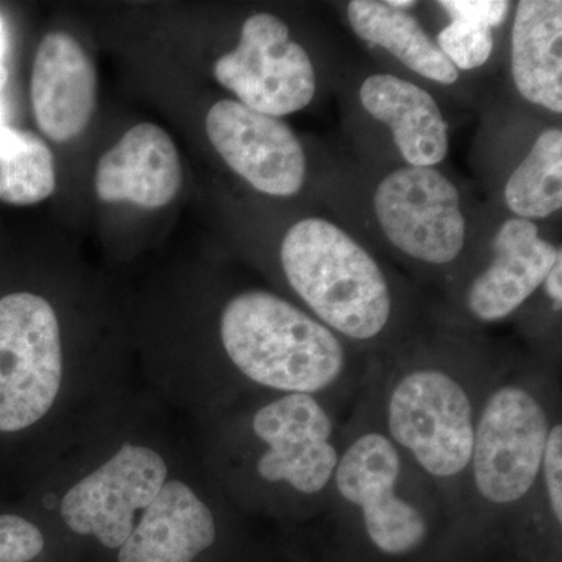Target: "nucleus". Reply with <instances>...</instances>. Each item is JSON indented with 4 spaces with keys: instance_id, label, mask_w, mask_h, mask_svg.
I'll use <instances>...</instances> for the list:
<instances>
[{
    "instance_id": "f257e3e1",
    "label": "nucleus",
    "mask_w": 562,
    "mask_h": 562,
    "mask_svg": "<svg viewBox=\"0 0 562 562\" xmlns=\"http://www.w3.org/2000/svg\"><path fill=\"white\" fill-rule=\"evenodd\" d=\"M190 424L203 468L239 512L280 519L327 512L341 443L331 403L265 394Z\"/></svg>"
},
{
    "instance_id": "f03ea898",
    "label": "nucleus",
    "mask_w": 562,
    "mask_h": 562,
    "mask_svg": "<svg viewBox=\"0 0 562 562\" xmlns=\"http://www.w3.org/2000/svg\"><path fill=\"white\" fill-rule=\"evenodd\" d=\"M132 394L72 369L61 321L49 299L29 291L0 299V435H43L44 473Z\"/></svg>"
},
{
    "instance_id": "7ed1b4c3",
    "label": "nucleus",
    "mask_w": 562,
    "mask_h": 562,
    "mask_svg": "<svg viewBox=\"0 0 562 562\" xmlns=\"http://www.w3.org/2000/svg\"><path fill=\"white\" fill-rule=\"evenodd\" d=\"M217 344L222 366L191 420L265 394H308L335 406L360 384L346 341L276 292L247 290L228 299Z\"/></svg>"
},
{
    "instance_id": "20e7f679",
    "label": "nucleus",
    "mask_w": 562,
    "mask_h": 562,
    "mask_svg": "<svg viewBox=\"0 0 562 562\" xmlns=\"http://www.w3.org/2000/svg\"><path fill=\"white\" fill-rule=\"evenodd\" d=\"M497 372L447 360H412L362 382L361 397L398 450L438 492L447 514L460 509L476 420Z\"/></svg>"
},
{
    "instance_id": "39448f33",
    "label": "nucleus",
    "mask_w": 562,
    "mask_h": 562,
    "mask_svg": "<svg viewBox=\"0 0 562 562\" xmlns=\"http://www.w3.org/2000/svg\"><path fill=\"white\" fill-rule=\"evenodd\" d=\"M327 512L357 524L376 552L408 557L430 539L443 503L387 438L361 397L341 430Z\"/></svg>"
},
{
    "instance_id": "423d86ee",
    "label": "nucleus",
    "mask_w": 562,
    "mask_h": 562,
    "mask_svg": "<svg viewBox=\"0 0 562 562\" xmlns=\"http://www.w3.org/2000/svg\"><path fill=\"white\" fill-rule=\"evenodd\" d=\"M560 416L554 382L497 372L480 408L457 517L522 516L538 484L550 428Z\"/></svg>"
},
{
    "instance_id": "0eeeda50",
    "label": "nucleus",
    "mask_w": 562,
    "mask_h": 562,
    "mask_svg": "<svg viewBox=\"0 0 562 562\" xmlns=\"http://www.w3.org/2000/svg\"><path fill=\"white\" fill-rule=\"evenodd\" d=\"M280 261L303 310L342 341L371 344L390 328V281L375 258L338 225L319 217L292 225Z\"/></svg>"
},
{
    "instance_id": "6e6552de",
    "label": "nucleus",
    "mask_w": 562,
    "mask_h": 562,
    "mask_svg": "<svg viewBox=\"0 0 562 562\" xmlns=\"http://www.w3.org/2000/svg\"><path fill=\"white\" fill-rule=\"evenodd\" d=\"M214 77L243 105L279 120L305 109L316 95L308 52L291 40L280 18L268 13L244 22L238 47L216 61Z\"/></svg>"
},
{
    "instance_id": "1a4fd4ad",
    "label": "nucleus",
    "mask_w": 562,
    "mask_h": 562,
    "mask_svg": "<svg viewBox=\"0 0 562 562\" xmlns=\"http://www.w3.org/2000/svg\"><path fill=\"white\" fill-rule=\"evenodd\" d=\"M373 209L392 246L413 260L446 266L464 249L460 192L436 169L405 166L391 172L376 188Z\"/></svg>"
},
{
    "instance_id": "9d476101",
    "label": "nucleus",
    "mask_w": 562,
    "mask_h": 562,
    "mask_svg": "<svg viewBox=\"0 0 562 562\" xmlns=\"http://www.w3.org/2000/svg\"><path fill=\"white\" fill-rule=\"evenodd\" d=\"M205 127L222 160L255 190L273 198H291L302 190L305 151L294 132L279 117L224 99L211 106Z\"/></svg>"
},
{
    "instance_id": "9b49d317",
    "label": "nucleus",
    "mask_w": 562,
    "mask_h": 562,
    "mask_svg": "<svg viewBox=\"0 0 562 562\" xmlns=\"http://www.w3.org/2000/svg\"><path fill=\"white\" fill-rule=\"evenodd\" d=\"M491 265L465 292V308L476 321L498 322L530 301L553 268L561 247L539 236L535 222L506 221L492 243Z\"/></svg>"
},
{
    "instance_id": "f8f14e48",
    "label": "nucleus",
    "mask_w": 562,
    "mask_h": 562,
    "mask_svg": "<svg viewBox=\"0 0 562 562\" xmlns=\"http://www.w3.org/2000/svg\"><path fill=\"white\" fill-rule=\"evenodd\" d=\"M98 95V77L90 57L72 36L50 32L33 61L31 98L40 131L66 143L90 124Z\"/></svg>"
},
{
    "instance_id": "ddd939ff",
    "label": "nucleus",
    "mask_w": 562,
    "mask_h": 562,
    "mask_svg": "<svg viewBox=\"0 0 562 562\" xmlns=\"http://www.w3.org/2000/svg\"><path fill=\"white\" fill-rule=\"evenodd\" d=\"M181 184L179 151L161 127L135 125L102 155L95 192L103 202H131L146 210L168 205Z\"/></svg>"
},
{
    "instance_id": "4468645a",
    "label": "nucleus",
    "mask_w": 562,
    "mask_h": 562,
    "mask_svg": "<svg viewBox=\"0 0 562 562\" xmlns=\"http://www.w3.org/2000/svg\"><path fill=\"white\" fill-rule=\"evenodd\" d=\"M360 101L391 128L408 166L432 168L447 157L449 127L430 92L391 74H375L361 85Z\"/></svg>"
},
{
    "instance_id": "2eb2a0df",
    "label": "nucleus",
    "mask_w": 562,
    "mask_h": 562,
    "mask_svg": "<svg viewBox=\"0 0 562 562\" xmlns=\"http://www.w3.org/2000/svg\"><path fill=\"white\" fill-rule=\"evenodd\" d=\"M512 69L517 91L535 105L562 111V2L522 0L512 35Z\"/></svg>"
},
{
    "instance_id": "dca6fc26",
    "label": "nucleus",
    "mask_w": 562,
    "mask_h": 562,
    "mask_svg": "<svg viewBox=\"0 0 562 562\" xmlns=\"http://www.w3.org/2000/svg\"><path fill=\"white\" fill-rule=\"evenodd\" d=\"M347 18L361 40L384 47L425 79L442 85H453L460 79V72L438 44L432 43L419 21L406 11L376 0H353L347 5Z\"/></svg>"
},
{
    "instance_id": "f3484780",
    "label": "nucleus",
    "mask_w": 562,
    "mask_h": 562,
    "mask_svg": "<svg viewBox=\"0 0 562 562\" xmlns=\"http://www.w3.org/2000/svg\"><path fill=\"white\" fill-rule=\"evenodd\" d=\"M505 202L519 220H546L562 206V132L550 128L532 144L505 187Z\"/></svg>"
},
{
    "instance_id": "a211bd4d",
    "label": "nucleus",
    "mask_w": 562,
    "mask_h": 562,
    "mask_svg": "<svg viewBox=\"0 0 562 562\" xmlns=\"http://www.w3.org/2000/svg\"><path fill=\"white\" fill-rule=\"evenodd\" d=\"M55 191L54 155L40 136L0 128V201L35 205Z\"/></svg>"
},
{
    "instance_id": "6ab92c4d",
    "label": "nucleus",
    "mask_w": 562,
    "mask_h": 562,
    "mask_svg": "<svg viewBox=\"0 0 562 562\" xmlns=\"http://www.w3.org/2000/svg\"><path fill=\"white\" fill-rule=\"evenodd\" d=\"M522 516L549 517L554 530L562 527V422H553L543 450L538 484Z\"/></svg>"
},
{
    "instance_id": "aec40b11",
    "label": "nucleus",
    "mask_w": 562,
    "mask_h": 562,
    "mask_svg": "<svg viewBox=\"0 0 562 562\" xmlns=\"http://www.w3.org/2000/svg\"><path fill=\"white\" fill-rule=\"evenodd\" d=\"M436 44L458 72L472 70L482 68L490 60L494 49V33L486 25L454 20L442 29Z\"/></svg>"
},
{
    "instance_id": "412c9836",
    "label": "nucleus",
    "mask_w": 562,
    "mask_h": 562,
    "mask_svg": "<svg viewBox=\"0 0 562 562\" xmlns=\"http://www.w3.org/2000/svg\"><path fill=\"white\" fill-rule=\"evenodd\" d=\"M46 549L38 524L21 514H0V562H32Z\"/></svg>"
},
{
    "instance_id": "4be33fe9",
    "label": "nucleus",
    "mask_w": 562,
    "mask_h": 562,
    "mask_svg": "<svg viewBox=\"0 0 562 562\" xmlns=\"http://www.w3.org/2000/svg\"><path fill=\"white\" fill-rule=\"evenodd\" d=\"M452 21H469L494 29L508 16L509 2L505 0H443L439 2Z\"/></svg>"
},
{
    "instance_id": "5701e85b",
    "label": "nucleus",
    "mask_w": 562,
    "mask_h": 562,
    "mask_svg": "<svg viewBox=\"0 0 562 562\" xmlns=\"http://www.w3.org/2000/svg\"><path fill=\"white\" fill-rule=\"evenodd\" d=\"M547 299L553 303L554 308L562 310V251L558 255L553 268L547 273L542 286Z\"/></svg>"
},
{
    "instance_id": "b1692460",
    "label": "nucleus",
    "mask_w": 562,
    "mask_h": 562,
    "mask_svg": "<svg viewBox=\"0 0 562 562\" xmlns=\"http://www.w3.org/2000/svg\"><path fill=\"white\" fill-rule=\"evenodd\" d=\"M7 32L5 22L0 16V69L5 68Z\"/></svg>"
},
{
    "instance_id": "393cba45",
    "label": "nucleus",
    "mask_w": 562,
    "mask_h": 562,
    "mask_svg": "<svg viewBox=\"0 0 562 562\" xmlns=\"http://www.w3.org/2000/svg\"><path fill=\"white\" fill-rule=\"evenodd\" d=\"M386 3L392 7V9L401 11H406L417 5V2H414V0H390V2Z\"/></svg>"
}]
</instances>
